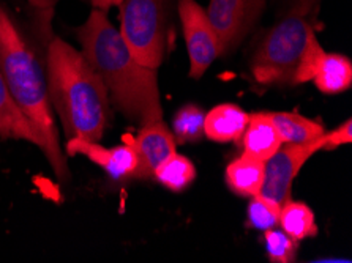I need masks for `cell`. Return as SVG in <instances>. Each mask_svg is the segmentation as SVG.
Wrapping results in <instances>:
<instances>
[{
  "instance_id": "ffe728a7",
  "label": "cell",
  "mask_w": 352,
  "mask_h": 263,
  "mask_svg": "<svg viewBox=\"0 0 352 263\" xmlns=\"http://www.w3.org/2000/svg\"><path fill=\"white\" fill-rule=\"evenodd\" d=\"M278 203L269 201L263 196H254L248 205V227L258 230H269L278 224Z\"/></svg>"
},
{
  "instance_id": "603a6c76",
  "label": "cell",
  "mask_w": 352,
  "mask_h": 263,
  "mask_svg": "<svg viewBox=\"0 0 352 263\" xmlns=\"http://www.w3.org/2000/svg\"><path fill=\"white\" fill-rule=\"evenodd\" d=\"M324 148L322 150H333L340 145L352 142V122L351 119L346 120L343 125H340L337 130L324 133Z\"/></svg>"
},
{
  "instance_id": "9a60e30c",
  "label": "cell",
  "mask_w": 352,
  "mask_h": 263,
  "mask_svg": "<svg viewBox=\"0 0 352 263\" xmlns=\"http://www.w3.org/2000/svg\"><path fill=\"white\" fill-rule=\"evenodd\" d=\"M313 82L325 95H337L351 89L352 63L349 57L324 52L313 76Z\"/></svg>"
},
{
  "instance_id": "3957f363",
  "label": "cell",
  "mask_w": 352,
  "mask_h": 263,
  "mask_svg": "<svg viewBox=\"0 0 352 263\" xmlns=\"http://www.w3.org/2000/svg\"><path fill=\"white\" fill-rule=\"evenodd\" d=\"M0 73L10 93L24 112L40 139L38 148L50 161L58 180L68 179L56 128L52 104L47 93L46 71L36 54L21 34L5 7L0 5Z\"/></svg>"
},
{
  "instance_id": "8fae6325",
  "label": "cell",
  "mask_w": 352,
  "mask_h": 263,
  "mask_svg": "<svg viewBox=\"0 0 352 263\" xmlns=\"http://www.w3.org/2000/svg\"><path fill=\"white\" fill-rule=\"evenodd\" d=\"M250 115L236 104H220L204 117V134L215 142H239Z\"/></svg>"
},
{
  "instance_id": "8992f818",
  "label": "cell",
  "mask_w": 352,
  "mask_h": 263,
  "mask_svg": "<svg viewBox=\"0 0 352 263\" xmlns=\"http://www.w3.org/2000/svg\"><path fill=\"white\" fill-rule=\"evenodd\" d=\"M322 136L319 137L318 141L310 144H286L285 147L281 145V147L265 161L264 180L263 186H261L259 196L278 203L280 207L283 203L289 201L292 181H294L297 174L303 168V164H305L314 153L324 148Z\"/></svg>"
},
{
  "instance_id": "cb8c5ba5",
  "label": "cell",
  "mask_w": 352,
  "mask_h": 263,
  "mask_svg": "<svg viewBox=\"0 0 352 263\" xmlns=\"http://www.w3.org/2000/svg\"><path fill=\"white\" fill-rule=\"evenodd\" d=\"M89 2L92 3L94 8L108 12V10L113 8V7H120V3L124 2V0H89Z\"/></svg>"
},
{
  "instance_id": "ba28073f",
  "label": "cell",
  "mask_w": 352,
  "mask_h": 263,
  "mask_svg": "<svg viewBox=\"0 0 352 263\" xmlns=\"http://www.w3.org/2000/svg\"><path fill=\"white\" fill-rule=\"evenodd\" d=\"M265 8V0H210L206 10L223 54L250 34Z\"/></svg>"
},
{
  "instance_id": "52a82bcc",
  "label": "cell",
  "mask_w": 352,
  "mask_h": 263,
  "mask_svg": "<svg viewBox=\"0 0 352 263\" xmlns=\"http://www.w3.org/2000/svg\"><path fill=\"white\" fill-rule=\"evenodd\" d=\"M179 14L190 57V76L201 78L213 60L223 56L221 45L206 10L196 0H180Z\"/></svg>"
},
{
  "instance_id": "ac0fdd59",
  "label": "cell",
  "mask_w": 352,
  "mask_h": 263,
  "mask_svg": "<svg viewBox=\"0 0 352 263\" xmlns=\"http://www.w3.org/2000/svg\"><path fill=\"white\" fill-rule=\"evenodd\" d=\"M153 176L168 190L180 192L193 183L196 169L193 163L184 155L173 153L158 165L153 172Z\"/></svg>"
},
{
  "instance_id": "7c38bea8",
  "label": "cell",
  "mask_w": 352,
  "mask_h": 263,
  "mask_svg": "<svg viewBox=\"0 0 352 263\" xmlns=\"http://www.w3.org/2000/svg\"><path fill=\"white\" fill-rule=\"evenodd\" d=\"M243 153L267 161L283 145V139L265 112L250 115L247 130L242 136Z\"/></svg>"
},
{
  "instance_id": "30bf717a",
  "label": "cell",
  "mask_w": 352,
  "mask_h": 263,
  "mask_svg": "<svg viewBox=\"0 0 352 263\" xmlns=\"http://www.w3.org/2000/svg\"><path fill=\"white\" fill-rule=\"evenodd\" d=\"M125 142L131 145L140 161L138 179L152 176L158 165L175 153V139L163 120L142 126L136 137L125 136Z\"/></svg>"
},
{
  "instance_id": "44dd1931",
  "label": "cell",
  "mask_w": 352,
  "mask_h": 263,
  "mask_svg": "<svg viewBox=\"0 0 352 263\" xmlns=\"http://www.w3.org/2000/svg\"><path fill=\"white\" fill-rule=\"evenodd\" d=\"M297 241L283 230H265V251L270 262L289 263L296 260Z\"/></svg>"
},
{
  "instance_id": "277c9868",
  "label": "cell",
  "mask_w": 352,
  "mask_h": 263,
  "mask_svg": "<svg viewBox=\"0 0 352 263\" xmlns=\"http://www.w3.org/2000/svg\"><path fill=\"white\" fill-rule=\"evenodd\" d=\"M307 13L292 12L272 27L252 60V74L261 85H300L313 80L322 54Z\"/></svg>"
},
{
  "instance_id": "6da1fadb",
  "label": "cell",
  "mask_w": 352,
  "mask_h": 263,
  "mask_svg": "<svg viewBox=\"0 0 352 263\" xmlns=\"http://www.w3.org/2000/svg\"><path fill=\"white\" fill-rule=\"evenodd\" d=\"M82 54L103 80L122 114L147 126L163 120L157 69L144 67L133 56L120 30L111 24L103 10L94 8L76 30Z\"/></svg>"
},
{
  "instance_id": "5b68a950",
  "label": "cell",
  "mask_w": 352,
  "mask_h": 263,
  "mask_svg": "<svg viewBox=\"0 0 352 263\" xmlns=\"http://www.w3.org/2000/svg\"><path fill=\"white\" fill-rule=\"evenodd\" d=\"M120 34L135 58L157 69L168 47V0H124Z\"/></svg>"
},
{
  "instance_id": "7402d4cb",
  "label": "cell",
  "mask_w": 352,
  "mask_h": 263,
  "mask_svg": "<svg viewBox=\"0 0 352 263\" xmlns=\"http://www.w3.org/2000/svg\"><path fill=\"white\" fill-rule=\"evenodd\" d=\"M28 2L30 8L35 12L36 23L40 24V30L51 40V19L54 16V10L58 0H28Z\"/></svg>"
},
{
  "instance_id": "5bb4252c",
  "label": "cell",
  "mask_w": 352,
  "mask_h": 263,
  "mask_svg": "<svg viewBox=\"0 0 352 263\" xmlns=\"http://www.w3.org/2000/svg\"><path fill=\"white\" fill-rule=\"evenodd\" d=\"M264 165L265 161L243 153L226 168L228 187L240 197L258 196L264 180Z\"/></svg>"
},
{
  "instance_id": "d4e9b609",
  "label": "cell",
  "mask_w": 352,
  "mask_h": 263,
  "mask_svg": "<svg viewBox=\"0 0 352 263\" xmlns=\"http://www.w3.org/2000/svg\"><path fill=\"white\" fill-rule=\"evenodd\" d=\"M316 2L318 0H294V10H300L303 13H308Z\"/></svg>"
},
{
  "instance_id": "7a4b0ae2",
  "label": "cell",
  "mask_w": 352,
  "mask_h": 263,
  "mask_svg": "<svg viewBox=\"0 0 352 263\" xmlns=\"http://www.w3.org/2000/svg\"><path fill=\"white\" fill-rule=\"evenodd\" d=\"M45 71L51 104L68 139L101 141L109 122V93L84 54L51 38Z\"/></svg>"
},
{
  "instance_id": "d6986e66",
  "label": "cell",
  "mask_w": 352,
  "mask_h": 263,
  "mask_svg": "<svg viewBox=\"0 0 352 263\" xmlns=\"http://www.w3.org/2000/svg\"><path fill=\"white\" fill-rule=\"evenodd\" d=\"M204 112L199 106L186 104L174 115V139L179 144L196 142L204 136Z\"/></svg>"
},
{
  "instance_id": "e0dca14e",
  "label": "cell",
  "mask_w": 352,
  "mask_h": 263,
  "mask_svg": "<svg viewBox=\"0 0 352 263\" xmlns=\"http://www.w3.org/2000/svg\"><path fill=\"white\" fill-rule=\"evenodd\" d=\"M278 224L283 232L296 241L311 238L318 235V225L314 213L307 203L292 202L291 198L280 208Z\"/></svg>"
},
{
  "instance_id": "4fadbf2b",
  "label": "cell",
  "mask_w": 352,
  "mask_h": 263,
  "mask_svg": "<svg viewBox=\"0 0 352 263\" xmlns=\"http://www.w3.org/2000/svg\"><path fill=\"white\" fill-rule=\"evenodd\" d=\"M0 137L28 141L38 147L40 139L24 112L16 104L14 98L0 73Z\"/></svg>"
},
{
  "instance_id": "2e32d148",
  "label": "cell",
  "mask_w": 352,
  "mask_h": 263,
  "mask_svg": "<svg viewBox=\"0 0 352 263\" xmlns=\"http://www.w3.org/2000/svg\"><path fill=\"white\" fill-rule=\"evenodd\" d=\"M274 123L283 144L302 145L318 141L325 133L321 123L307 119L296 112H265Z\"/></svg>"
},
{
  "instance_id": "9c48e42d",
  "label": "cell",
  "mask_w": 352,
  "mask_h": 263,
  "mask_svg": "<svg viewBox=\"0 0 352 263\" xmlns=\"http://www.w3.org/2000/svg\"><path fill=\"white\" fill-rule=\"evenodd\" d=\"M67 153L68 157L81 155V157L90 159L116 181L138 179L140 161H138L135 150L126 142L119 147H101L98 142L72 137L67 142Z\"/></svg>"
}]
</instances>
